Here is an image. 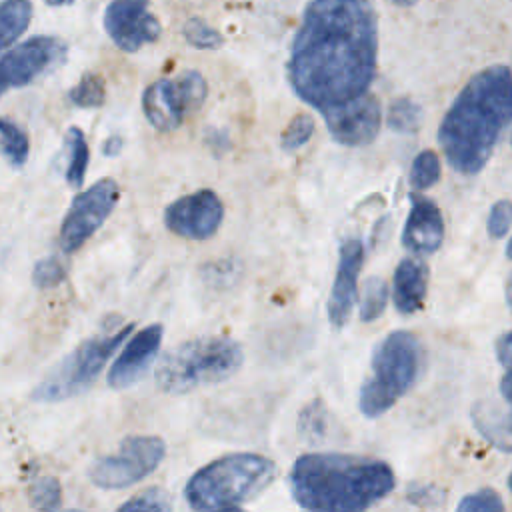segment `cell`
Here are the masks:
<instances>
[{
    "label": "cell",
    "instance_id": "6da1fadb",
    "mask_svg": "<svg viewBox=\"0 0 512 512\" xmlns=\"http://www.w3.org/2000/svg\"><path fill=\"white\" fill-rule=\"evenodd\" d=\"M376 16L368 0H314L294 36L288 78L318 110L350 102L376 72Z\"/></svg>",
    "mask_w": 512,
    "mask_h": 512
},
{
    "label": "cell",
    "instance_id": "7a4b0ae2",
    "mask_svg": "<svg viewBox=\"0 0 512 512\" xmlns=\"http://www.w3.org/2000/svg\"><path fill=\"white\" fill-rule=\"evenodd\" d=\"M510 122L512 72L488 66L468 80L440 124L438 142L448 164L460 174L480 172Z\"/></svg>",
    "mask_w": 512,
    "mask_h": 512
},
{
    "label": "cell",
    "instance_id": "3957f363",
    "mask_svg": "<svg viewBox=\"0 0 512 512\" xmlns=\"http://www.w3.org/2000/svg\"><path fill=\"white\" fill-rule=\"evenodd\" d=\"M392 468L376 458L312 452L290 470L294 500L308 510H366L394 490Z\"/></svg>",
    "mask_w": 512,
    "mask_h": 512
},
{
    "label": "cell",
    "instance_id": "277c9868",
    "mask_svg": "<svg viewBox=\"0 0 512 512\" xmlns=\"http://www.w3.org/2000/svg\"><path fill=\"white\" fill-rule=\"evenodd\" d=\"M276 476V464L254 452H236L212 460L186 484V502L196 510L238 508L260 494Z\"/></svg>",
    "mask_w": 512,
    "mask_h": 512
},
{
    "label": "cell",
    "instance_id": "5b68a950",
    "mask_svg": "<svg viewBox=\"0 0 512 512\" xmlns=\"http://www.w3.org/2000/svg\"><path fill=\"white\" fill-rule=\"evenodd\" d=\"M242 364L240 346L224 336H202L172 348L156 368V384L168 394L190 392L230 378Z\"/></svg>",
    "mask_w": 512,
    "mask_h": 512
},
{
    "label": "cell",
    "instance_id": "8992f818",
    "mask_svg": "<svg viewBox=\"0 0 512 512\" xmlns=\"http://www.w3.org/2000/svg\"><path fill=\"white\" fill-rule=\"evenodd\" d=\"M420 344L406 330L390 332L372 356L370 374L360 388V410L376 418L390 410L414 384L420 370Z\"/></svg>",
    "mask_w": 512,
    "mask_h": 512
},
{
    "label": "cell",
    "instance_id": "52a82bcc",
    "mask_svg": "<svg viewBox=\"0 0 512 512\" xmlns=\"http://www.w3.org/2000/svg\"><path fill=\"white\" fill-rule=\"evenodd\" d=\"M132 330L134 324H128L118 332L102 338H90L80 344L36 386L32 398L38 402H58L86 390Z\"/></svg>",
    "mask_w": 512,
    "mask_h": 512
},
{
    "label": "cell",
    "instance_id": "ba28073f",
    "mask_svg": "<svg viewBox=\"0 0 512 512\" xmlns=\"http://www.w3.org/2000/svg\"><path fill=\"white\" fill-rule=\"evenodd\" d=\"M166 454L164 440L158 436H128L118 452L96 460L90 466V480L106 490L126 488L146 478Z\"/></svg>",
    "mask_w": 512,
    "mask_h": 512
},
{
    "label": "cell",
    "instance_id": "9c48e42d",
    "mask_svg": "<svg viewBox=\"0 0 512 512\" xmlns=\"http://www.w3.org/2000/svg\"><path fill=\"white\" fill-rule=\"evenodd\" d=\"M206 90V80L196 70H188L174 80H156L142 94L144 116L156 130H174L188 112L204 102Z\"/></svg>",
    "mask_w": 512,
    "mask_h": 512
},
{
    "label": "cell",
    "instance_id": "30bf717a",
    "mask_svg": "<svg viewBox=\"0 0 512 512\" xmlns=\"http://www.w3.org/2000/svg\"><path fill=\"white\" fill-rule=\"evenodd\" d=\"M118 194V184L112 178H104L76 196L60 228L64 252L78 250L106 222L118 202Z\"/></svg>",
    "mask_w": 512,
    "mask_h": 512
},
{
    "label": "cell",
    "instance_id": "8fae6325",
    "mask_svg": "<svg viewBox=\"0 0 512 512\" xmlns=\"http://www.w3.org/2000/svg\"><path fill=\"white\" fill-rule=\"evenodd\" d=\"M66 46L52 36H36L16 44L2 58V86L20 88L36 80L40 74L62 62Z\"/></svg>",
    "mask_w": 512,
    "mask_h": 512
},
{
    "label": "cell",
    "instance_id": "7c38bea8",
    "mask_svg": "<svg viewBox=\"0 0 512 512\" xmlns=\"http://www.w3.org/2000/svg\"><path fill=\"white\" fill-rule=\"evenodd\" d=\"M224 218V204L214 190H198L174 200L164 214L170 232L182 238L204 240L212 236Z\"/></svg>",
    "mask_w": 512,
    "mask_h": 512
},
{
    "label": "cell",
    "instance_id": "4fadbf2b",
    "mask_svg": "<svg viewBox=\"0 0 512 512\" xmlns=\"http://www.w3.org/2000/svg\"><path fill=\"white\" fill-rule=\"evenodd\" d=\"M150 0H112L104 14V28L114 44L136 52L160 34V22L150 12Z\"/></svg>",
    "mask_w": 512,
    "mask_h": 512
},
{
    "label": "cell",
    "instance_id": "5bb4252c",
    "mask_svg": "<svg viewBox=\"0 0 512 512\" xmlns=\"http://www.w3.org/2000/svg\"><path fill=\"white\" fill-rule=\"evenodd\" d=\"M324 120L336 142L344 146H362L376 138L382 124V110L374 96L362 94L350 102L324 110Z\"/></svg>",
    "mask_w": 512,
    "mask_h": 512
},
{
    "label": "cell",
    "instance_id": "9a60e30c",
    "mask_svg": "<svg viewBox=\"0 0 512 512\" xmlns=\"http://www.w3.org/2000/svg\"><path fill=\"white\" fill-rule=\"evenodd\" d=\"M364 262V244L360 238L350 236L340 244L336 278L328 298V316L332 326L340 328L346 324L350 310L356 300V282Z\"/></svg>",
    "mask_w": 512,
    "mask_h": 512
},
{
    "label": "cell",
    "instance_id": "2e32d148",
    "mask_svg": "<svg viewBox=\"0 0 512 512\" xmlns=\"http://www.w3.org/2000/svg\"><path fill=\"white\" fill-rule=\"evenodd\" d=\"M162 342V326L150 324L134 334L124 350L114 360L108 372V384L112 388H128L132 386L154 362L158 348Z\"/></svg>",
    "mask_w": 512,
    "mask_h": 512
},
{
    "label": "cell",
    "instance_id": "e0dca14e",
    "mask_svg": "<svg viewBox=\"0 0 512 512\" xmlns=\"http://www.w3.org/2000/svg\"><path fill=\"white\" fill-rule=\"evenodd\" d=\"M410 214L402 230V244L414 254H432L444 238V220L436 202L426 196H410Z\"/></svg>",
    "mask_w": 512,
    "mask_h": 512
},
{
    "label": "cell",
    "instance_id": "ac0fdd59",
    "mask_svg": "<svg viewBox=\"0 0 512 512\" xmlns=\"http://www.w3.org/2000/svg\"><path fill=\"white\" fill-rule=\"evenodd\" d=\"M428 286L426 264L406 258L396 266L394 272V304L402 314H414L422 308Z\"/></svg>",
    "mask_w": 512,
    "mask_h": 512
},
{
    "label": "cell",
    "instance_id": "d6986e66",
    "mask_svg": "<svg viewBox=\"0 0 512 512\" xmlns=\"http://www.w3.org/2000/svg\"><path fill=\"white\" fill-rule=\"evenodd\" d=\"M474 426L500 450H512V410L494 402H478L472 408Z\"/></svg>",
    "mask_w": 512,
    "mask_h": 512
},
{
    "label": "cell",
    "instance_id": "ffe728a7",
    "mask_svg": "<svg viewBox=\"0 0 512 512\" xmlns=\"http://www.w3.org/2000/svg\"><path fill=\"white\" fill-rule=\"evenodd\" d=\"M32 6L28 0H4L0 8V38L2 46L8 48L28 28Z\"/></svg>",
    "mask_w": 512,
    "mask_h": 512
},
{
    "label": "cell",
    "instance_id": "44dd1931",
    "mask_svg": "<svg viewBox=\"0 0 512 512\" xmlns=\"http://www.w3.org/2000/svg\"><path fill=\"white\" fill-rule=\"evenodd\" d=\"M64 144H66V158H68L66 180L72 188H80L88 168V144L82 130L76 126H70L66 132Z\"/></svg>",
    "mask_w": 512,
    "mask_h": 512
},
{
    "label": "cell",
    "instance_id": "7402d4cb",
    "mask_svg": "<svg viewBox=\"0 0 512 512\" xmlns=\"http://www.w3.org/2000/svg\"><path fill=\"white\" fill-rule=\"evenodd\" d=\"M2 152L12 166H22L30 152L26 132L8 118L2 120Z\"/></svg>",
    "mask_w": 512,
    "mask_h": 512
},
{
    "label": "cell",
    "instance_id": "603a6c76",
    "mask_svg": "<svg viewBox=\"0 0 512 512\" xmlns=\"http://www.w3.org/2000/svg\"><path fill=\"white\" fill-rule=\"evenodd\" d=\"M440 178V160L436 152L424 150L420 152L410 168V184L414 190H426L434 186Z\"/></svg>",
    "mask_w": 512,
    "mask_h": 512
},
{
    "label": "cell",
    "instance_id": "cb8c5ba5",
    "mask_svg": "<svg viewBox=\"0 0 512 512\" xmlns=\"http://www.w3.org/2000/svg\"><path fill=\"white\" fill-rule=\"evenodd\" d=\"M386 300H388L386 282L378 276L366 280L362 302H360V318L364 322H374L384 312Z\"/></svg>",
    "mask_w": 512,
    "mask_h": 512
},
{
    "label": "cell",
    "instance_id": "d4e9b609",
    "mask_svg": "<svg viewBox=\"0 0 512 512\" xmlns=\"http://www.w3.org/2000/svg\"><path fill=\"white\" fill-rule=\"evenodd\" d=\"M420 106L408 98H398L390 104L388 126L396 132H416L420 126Z\"/></svg>",
    "mask_w": 512,
    "mask_h": 512
},
{
    "label": "cell",
    "instance_id": "484cf974",
    "mask_svg": "<svg viewBox=\"0 0 512 512\" xmlns=\"http://www.w3.org/2000/svg\"><path fill=\"white\" fill-rule=\"evenodd\" d=\"M106 98V90H104V82L100 76L96 74H86L72 90H70V100L76 106L82 108H96L104 102Z\"/></svg>",
    "mask_w": 512,
    "mask_h": 512
},
{
    "label": "cell",
    "instance_id": "4316f807",
    "mask_svg": "<svg viewBox=\"0 0 512 512\" xmlns=\"http://www.w3.org/2000/svg\"><path fill=\"white\" fill-rule=\"evenodd\" d=\"M30 504L38 510H54L60 506V484L52 476H40L30 484Z\"/></svg>",
    "mask_w": 512,
    "mask_h": 512
},
{
    "label": "cell",
    "instance_id": "83f0119b",
    "mask_svg": "<svg viewBox=\"0 0 512 512\" xmlns=\"http://www.w3.org/2000/svg\"><path fill=\"white\" fill-rule=\"evenodd\" d=\"M312 134H314L312 116L310 114H298L282 134V148L290 150V152L298 150L310 140Z\"/></svg>",
    "mask_w": 512,
    "mask_h": 512
},
{
    "label": "cell",
    "instance_id": "f1b7e54d",
    "mask_svg": "<svg viewBox=\"0 0 512 512\" xmlns=\"http://www.w3.org/2000/svg\"><path fill=\"white\" fill-rule=\"evenodd\" d=\"M298 428L310 440H316L324 434V430H326V410H324L320 400H314L310 406H306L300 412Z\"/></svg>",
    "mask_w": 512,
    "mask_h": 512
},
{
    "label": "cell",
    "instance_id": "f546056e",
    "mask_svg": "<svg viewBox=\"0 0 512 512\" xmlns=\"http://www.w3.org/2000/svg\"><path fill=\"white\" fill-rule=\"evenodd\" d=\"M184 36L192 46L202 48V50H208V48L212 50V48H218L222 44V36L198 18H192V20L186 22Z\"/></svg>",
    "mask_w": 512,
    "mask_h": 512
},
{
    "label": "cell",
    "instance_id": "4dcf8cb0",
    "mask_svg": "<svg viewBox=\"0 0 512 512\" xmlns=\"http://www.w3.org/2000/svg\"><path fill=\"white\" fill-rule=\"evenodd\" d=\"M504 508V502L494 490H478L474 494L464 496L458 502V510L462 512H498Z\"/></svg>",
    "mask_w": 512,
    "mask_h": 512
},
{
    "label": "cell",
    "instance_id": "1f68e13d",
    "mask_svg": "<svg viewBox=\"0 0 512 512\" xmlns=\"http://www.w3.org/2000/svg\"><path fill=\"white\" fill-rule=\"evenodd\" d=\"M170 508L172 504L166 492L160 488L144 490L120 506V510H170Z\"/></svg>",
    "mask_w": 512,
    "mask_h": 512
},
{
    "label": "cell",
    "instance_id": "d6a6232c",
    "mask_svg": "<svg viewBox=\"0 0 512 512\" xmlns=\"http://www.w3.org/2000/svg\"><path fill=\"white\" fill-rule=\"evenodd\" d=\"M512 226V202L510 200H498L488 216V232L492 238L504 236Z\"/></svg>",
    "mask_w": 512,
    "mask_h": 512
},
{
    "label": "cell",
    "instance_id": "836d02e7",
    "mask_svg": "<svg viewBox=\"0 0 512 512\" xmlns=\"http://www.w3.org/2000/svg\"><path fill=\"white\" fill-rule=\"evenodd\" d=\"M32 278H34V284L40 286V288H50V286H56L58 282H62L64 278V268L62 264L56 260V258H44L36 264L34 272H32Z\"/></svg>",
    "mask_w": 512,
    "mask_h": 512
},
{
    "label": "cell",
    "instance_id": "e575fe53",
    "mask_svg": "<svg viewBox=\"0 0 512 512\" xmlns=\"http://www.w3.org/2000/svg\"><path fill=\"white\" fill-rule=\"evenodd\" d=\"M496 356L502 366L512 370V332L500 336V340L496 344Z\"/></svg>",
    "mask_w": 512,
    "mask_h": 512
},
{
    "label": "cell",
    "instance_id": "d590c367",
    "mask_svg": "<svg viewBox=\"0 0 512 512\" xmlns=\"http://www.w3.org/2000/svg\"><path fill=\"white\" fill-rule=\"evenodd\" d=\"M500 392H502V396L512 404V370L502 378V382H500Z\"/></svg>",
    "mask_w": 512,
    "mask_h": 512
},
{
    "label": "cell",
    "instance_id": "8d00e7d4",
    "mask_svg": "<svg viewBox=\"0 0 512 512\" xmlns=\"http://www.w3.org/2000/svg\"><path fill=\"white\" fill-rule=\"evenodd\" d=\"M506 300H508V306H510V310H512V276H510L508 282H506Z\"/></svg>",
    "mask_w": 512,
    "mask_h": 512
},
{
    "label": "cell",
    "instance_id": "74e56055",
    "mask_svg": "<svg viewBox=\"0 0 512 512\" xmlns=\"http://www.w3.org/2000/svg\"><path fill=\"white\" fill-rule=\"evenodd\" d=\"M392 2L398 6H412L416 0H392Z\"/></svg>",
    "mask_w": 512,
    "mask_h": 512
},
{
    "label": "cell",
    "instance_id": "f35d334b",
    "mask_svg": "<svg viewBox=\"0 0 512 512\" xmlns=\"http://www.w3.org/2000/svg\"><path fill=\"white\" fill-rule=\"evenodd\" d=\"M46 2H48V4H54V6H56V4H66V0H46Z\"/></svg>",
    "mask_w": 512,
    "mask_h": 512
},
{
    "label": "cell",
    "instance_id": "ab89813d",
    "mask_svg": "<svg viewBox=\"0 0 512 512\" xmlns=\"http://www.w3.org/2000/svg\"><path fill=\"white\" fill-rule=\"evenodd\" d=\"M506 252H508V258H512V240L508 242V248H506Z\"/></svg>",
    "mask_w": 512,
    "mask_h": 512
},
{
    "label": "cell",
    "instance_id": "60d3db41",
    "mask_svg": "<svg viewBox=\"0 0 512 512\" xmlns=\"http://www.w3.org/2000/svg\"><path fill=\"white\" fill-rule=\"evenodd\" d=\"M508 486H510V490H512V472H510V478H508Z\"/></svg>",
    "mask_w": 512,
    "mask_h": 512
},
{
    "label": "cell",
    "instance_id": "b9f144b4",
    "mask_svg": "<svg viewBox=\"0 0 512 512\" xmlns=\"http://www.w3.org/2000/svg\"><path fill=\"white\" fill-rule=\"evenodd\" d=\"M70 2H72V0H66V4H70Z\"/></svg>",
    "mask_w": 512,
    "mask_h": 512
}]
</instances>
